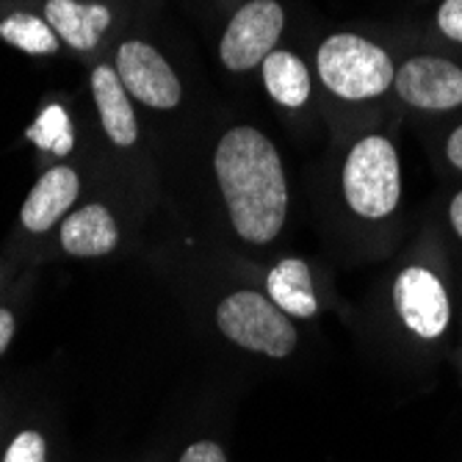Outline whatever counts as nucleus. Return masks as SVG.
I'll use <instances>...</instances> for the list:
<instances>
[{
  "label": "nucleus",
  "mask_w": 462,
  "mask_h": 462,
  "mask_svg": "<svg viewBox=\"0 0 462 462\" xmlns=\"http://www.w3.org/2000/svg\"><path fill=\"white\" fill-rule=\"evenodd\" d=\"M269 300L285 313L297 319H310L319 310L310 269L300 258H282L266 277Z\"/></svg>",
  "instance_id": "obj_13"
},
{
  "label": "nucleus",
  "mask_w": 462,
  "mask_h": 462,
  "mask_svg": "<svg viewBox=\"0 0 462 462\" xmlns=\"http://www.w3.org/2000/svg\"><path fill=\"white\" fill-rule=\"evenodd\" d=\"M25 136L39 147V150H51L59 158L72 152L75 136H72V122L61 106H48L36 116V122L25 131Z\"/></svg>",
  "instance_id": "obj_16"
},
{
  "label": "nucleus",
  "mask_w": 462,
  "mask_h": 462,
  "mask_svg": "<svg viewBox=\"0 0 462 462\" xmlns=\"http://www.w3.org/2000/svg\"><path fill=\"white\" fill-rule=\"evenodd\" d=\"M448 214H451V225H454V230H457V233H459V238H462V191L451 199Z\"/></svg>",
  "instance_id": "obj_22"
},
{
  "label": "nucleus",
  "mask_w": 462,
  "mask_h": 462,
  "mask_svg": "<svg viewBox=\"0 0 462 462\" xmlns=\"http://www.w3.org/2000/svg\"><path fill=\"white\" fill-rule=\"evenodd\" d=\"M263 83L269 95L285 106V108H300L305 106L310 95V75L300 56L288 51H274L263 59Z\"/></svg>",
  "instance_id": "obj_14"
},
{
  "label": "nucleus",
  "mask_w": 462,
  "mask_h": 462,
  "mask_svg": "<svg viewBox=\"0 0 462 462\" xmlns=\"http://www.w3.org/2000/svg\"><path fill=\"white\" fill-rule=\"evenodd\" d=\"M214 166L233 230L249 244L274 241L288 214V183L277 147L244 125L219 139Z\"/></svg>",
  "instance_id": "obj_1"
},
{
  "label": "nucleus",
  "mask_w": 462,
  "mask_h": 462,
  "mask_svg": "<svg viewBox=\"0 0 462 462\" xmlns=\"http://www.w3.org/2000/svg\"><path fill=\"white\" fill-rule=\"evenodd\" d=\"M116 75L131 97L152 108H175L183 97L180 80L147 42H125L116 53Z\"/></svg>",
  "instance_id": "obj_6"
},
{
  "label": "nucleus",
  "mask_w": 462,
  "mask_h": 462,
  "mask_svg": "<svg viewBox=\"0 0 462 462\" xmlns=\"http://www.w3.org/2000/svg\"><path fill=\"white\" fill-rule=\"evenodd\" d=\"M0 36H4L9 45L31 56H51L59 51V36L48 25V20L25 14V12H17L0 23Z\"/></svg>",
  "instance_id": "obj_15"
},
{
  "label": "nucleus",
  "mask_w": 462,
  "mask_h": 462,
  "mask_svg": "<svg viewBox=\"0 0 462 462\" xmlns=\"http://www.w3.org/2000/svg\"><path fill=\"white\" fill-rule=\"evenodd\" d=\"M344 197L363 219H383L396 211L402 197V172L396 147L383 136L357 142L344 166Z\"/></svg>",
  "instance_id": "obj_3"
},
{
  "label": "nucleus",
  "mask_w": 462,
  "mask_h": 462,
  "mask_svg": "<svg viewBox=\"0 0 462 462\" xmlns=\"http://www.w3.org/2000/svg\"><path fill=\"white\" fill-rule=\"evenodd\" d=\"M4 462H45V440H42L39 432H20Z\"/></svg>",
  "instance_id": "obj_17"
},
{
  "label": "nucleus",
  "mask_w": 462,
  "mask_h": 462,
  "mask_svg": "<svg viewBox=\"0 0 462 462\" xmlns=\"http://www.w3.org/2000/svg\"><path fill=\"white\" fill-rule=\"evenodd\" d=\"M78 189H80V180L69 166H53V170L42 175L36 186L31 189L23 205V225L31 233L51 230L78 199Z\"/></svg>",
  "instance_id": "obj_9"
},
{
  "label": "nucleus",
  "mask_w": 462,
  "mask_h": 462,
  "mask_svg": "<svg viewBox=\"0 0 462 462\" xmlns=\"http://www.w3.org/2000/svg\"><path fill=\"white\" fill-rule=\"evenodd\" d=\"M438 28L454 42H462V0H446L438 12Z\"/></svg>",
  "instance_id": "obj_18"
},
{
  "label": "nucleus",
  "mask_w": 462,
  "mask_h": 462,
  "mask_svg": "<svg viewBox=\"0 0 462 462\" xmlns=\"http://www.w3.org/2000/svg\"><path fill=\"white\" fill-rule=\"evenodd\" d=\"M324 87L344 100H368L383 95L396 80L391 56L374 42L355 33H335L324 39L316 56Z\"/></svg>",
  "instance_id": "obj_2"
},
{
  "label": "nucleus",
  "mask_w": 462,
  "mask_h": 462,
  "mask_svg": "<svg viewBox=\"0 0 462 462\" xmlns=\"http://www.w3.org/2000/svg\"><path fill=\"white\" fill-rule=\"evenodd\" d=\"M45 20L75 51H92L106 28L111 25V12L100 4H78V0H48Z\"/></svg>",
  "instance_id": "obj_11"
},
{
  "label": "nucleus",
  "mask_w": 462,
  "mask_h": 462,
  "mask_svg": "<svg viewBox=\"0 0 462 462\" xmlns=\"http://www.w3.org/2000/svg\"><path fill=\"white\" fill-rule=\"evenodd\" d=\"M180 462H227L225 451L211 443V440H202V443H194L186 448V454L180 457Z\"/></svg>",
  "instance_id": "obj_19"
},
{
  "label": "nucleus",
  "mask_w": 462,
  "mask_h": 462,
  "mask_svg": "<svg viewBox=\"0 0 462 462\" xmlns=\"http://www.w3.org/2000/svg\"><path fill=\"white\" fill-rule=\"evenodd\" d=\"M396 92L424 111L457 108L462 106V69L438 56H415L396 72Z\"/></svg>",
  "instance_id": "obj_7"
},
{
  "label": "nucleus",
  "mask_w": 462,
  "mask_h": 462,
  "mask_svg": "<svg viewBox=\"0 0 462 462\" xmlns=\"http://www.w3.org/2000/svg\"><path fill=\"white\" fill-rule=\"evenodd\" d=\"M282 28H285V12L277 0H249V4H244L233 14L222 36L219 56L225 67L241 72L263 64V59L274 53Z\"/></svg>",
  "instance_id": "obj_5"
},
{
  "label": "nucleus",
  "mask_w": 462,
  "mask_h": 462,
  "mask_svg": "<svg viewBox=\"0 0 462 462\" xmlns=\"http://www.w3.org/2000/svg\"><path fill=\"white\" fill-rule=\"evenodd\" d=\"M217 324L227 338L249 352L288 357L297 349V329L263 293L238 291L219 305Z\"/></svg>",
  "instance_id": "obj_4"
},
{
  "label": "nucleus",
  "mask_w": 462,
  "mask_h": 462,
  "mask_svg": "<svg viewBox=\"0 0 462 462\" xmlns=\"http://www.w3.org/2000/svg\"><path fill=\"white\" fill-rule=\"evenodd\" d=\"M92 92H95V103H97V111H100V122H103L106 136L116 147L136 144V139H139L136 114H134L128 89L122 87L116 69L97 67L92 72Z\"/></svg>",
  "instance_id": "obj_10"
},
{
  "label": "nucleus",
  "mask_w": 462,
  "mask_h": 462,
  "mask_svg": "<svg viewBox=\"0 0 462 462\" xmlns=\"http://www.w3.org/2000/svg\"><path fill=\"white\" fill-rule=\"evenodd\" d=\"M119 230L108 208L83 205L80 211L69 214L61 227V246L75 258H100L116 246Z\"/></svg>",
  "instance_id": "obj_12"
},
{
  "label": "nucleus",
  "mask_w": 462,
  "mask_h": 462,
  "mask_svg": "<svg viewBox=\"0 0 462 462\" xmlns=\"http://www.w3.org/2000/svg\"><path fill=\"white\" fill-rule=\"evenodd\" d=\"M12 335H14V316L9 310L0 308V355L6 352L9 341H12Z\"/></svg>",
  "instance_id": "obj_20"
},
{
  "label": "nucleus",
  "mask_w": 462,
  "mask_h": 462,
  "mask_svg": "<svg viewBox=\"0 0 462 462\" xmlns=\"http://www.w3.org/2000/svg\"><path fill=\"white\" fill-rule=\"evenodd\" d=\"M446 155H448V161L457 166V170H462V125H459V128L448 136Z\"/></svg>",
  "instance_id": "obj_21"
},
{
  "label": "nucleus",
  "mask_w": 462,
  "mask_h": 462,
  "mask_svg": "<svg viewBox=\"0 0 462 462\" xmlns=\"http://www.w3.org/2000/svg\"><path fill=\"white\" fill-rule=\"evenodd\" d=\"M393 302L402 321L421 338H440L448 327V297L440 280L421 269L410 266L396 277Z\"/></svg>",
  "instance_id": "obj_8"
}]
</instances>
